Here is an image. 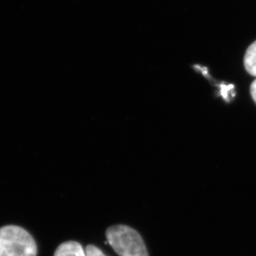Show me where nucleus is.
Segmentation results:
<instances>
[{
    "instance_id": "423d86ee",
    "label": "nucleus",
    "mask_w": 256,
    "mask_h": 256,
    "mask_svg": "<svg viewBox=\"0 0 256 256\" xmlns=\"http://www.w3.org/2000/svg\"><path fill=\"white\" fill-rule=\"evenodd\" d=\"M232 89H234V86L233 85L226 86L225 84L220 85V94L222 96L223 98L226 100H228V92L232 90Z\"/></svg>"
},
{
    "instance_id": "f03ea898",
    "label": "nucleus",
    "mask_w": 256,
    "mask_h": 256,
    "mask_svg": "<svg viewBox=\"0 0 256 256\" xmlns=\"http://www.w3.org/2000/svg\"><path fill=\"white\" fill-rule=\"evenodd\" d=\"M36 242L28 232L17 226L0 228V256H36Z\"/></svg>"
},
{
    "instance_id": "20e7f679",
    "label": "nucleus",
    "mask_w": 256,
    "mask_h": 256,
    "mask_svg": "<svg viewBox=\"0 0 256 256\" xmlns=\"http://www.w3.org/2000/svg\"><path fill=\"white\" fill-rule=\"evenodd\" d=\"M244 68L252 76H256V41L247 49L244 55Z\"/></svg>"
},
{
    "instance_id": "7ed1b4c3",
    "label": "nucleus",
    "mask_w": 256,
    "mask_h": 256,
    "mask_svg": "<svg viewBox=\"0 0 256 256\" xmlns=\"http://www.w3.org/2000/svg\"><path fill=\"white\" fill-rule=\"evenodd\" d=\"M54 256H86V254L80 243L68 242L58 247Z\"/></svg>"
},
{
    "instance_id": "0eeeda50",
    "label": "nucleus",
    "mask_w": 256,
    "mask_h": 256,
    "mask_svg": "<svg viewBox=\"0 0 256 256\" xmlns=\"http://www.w3.org/2000/svg\"><path fill=\"white\" fill-rule=\"evenodd\" d=\"M250 94H252V98L256 103V80L252 83V86H250Z\"/></svg>"
},
{
    "instance_id": "f257e3e1",
    "label": "nucleus",
    "mask_w": 256,
    "mask_h": 256,
    "mask_svg": "<svg viewBox=\"0 0 256 256\" xmlns=\"http://www.w3.org/2000/svg\"><path fill=\"white\" fill-rule=\"evenodd\" d=\"M107 242L120 256H148L140 234L128 226H112L106 232Z\"/></svg>"
},
{
    "instance_id": "39448f33",
    "label": "nucleus",
    "mask_w": 256,
    "mask_h": 256,
    "mask_svg": "<svg viewBox=\"0 0 256 256\" xmlns=\"http://www.w3.org/2000/svg\"><path fill=\"white\" fill-rule=\"evenodd\" d=\"M86 256H106L98 248L93 244H89L86 248Z\"/></svg>"
}]
</instances>
